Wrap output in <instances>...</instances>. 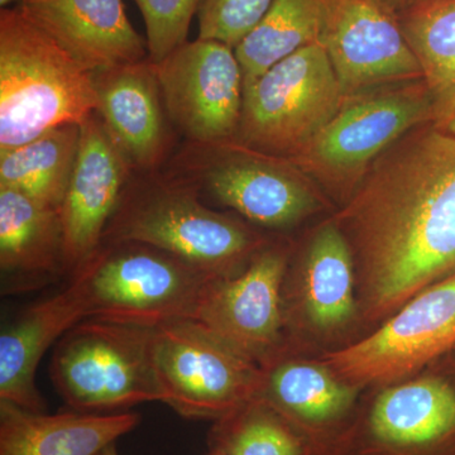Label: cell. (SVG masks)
I'll list each match as a JSON object with an SVG mask.
<instances>
[{
    "mask_svg": "<svg viewBox=\"0 0 455 455\" xmlns=\"http://www.w3.org/2000/svg\"><path fill=\"white\" fill-rule=\"evenodd\" d=\"M331 220L352 250L364 337L455 275L454 134L435 123L409 132Z\"/></svg>",
    "mask_w": 455,
    "mask_h": 455,
    "instance_id": "obj_1",
    "label": "cell"
},
{
    "mask_svg": "<svg viewBox=\"0 0 455 455\" xmlns=\"http://www.w3.org/2000/svg\"><path fill=\"white\" fill-rule=\"evenodd\" d=\"M95 75L20 8L0 12V152L98 113Z\"/></svg>",
    "mask_w": 455,
    "mask_h": 455,
    "instance_id": "obj_2",
    "label": "cell"
},
{
    "mask_svg": "<svg viewBox=\"0 0 455 455\" xmlns=\"http://www.w3.org/2000/svg\"><path fill=\"white\" fill-rule=\"evenodd\" d=\"M154 245L218 277L241 274L271 239L212 211L191 185H156L124 196L103 242Z\"/></svg>",
    "mask_w": 455,
    "mask_h": 455,
    "instance_id": "obj_3",
    "label": "cell"
},
{
    "mask_svg": "<svg viewBox=\"0 0 455 455\" xmlns=\"http://www.w3.org/2000/svg\"><path fill=\"white\" fill-rule=\"evenodd\" d=\"M436 119L424 79L379 86L347 99L337 116L289 163L315 179L341 206L383 152Z\"/></svg>",
    "mask_w": 455,
    "mask_h": 455,
    "instance_id": "obj_4",
    "label": "cell"
},
{
    "mask_svg": "<svg viewBox=\"0 0 455 455\" xmlns=\"http://www.w3.org/2000/svg\"><path fill=\"white\" fill-rule=\"evenodd\" d=\"M73 276L85 290L89 319L147 328L194 319L206 284L218 277L131 241L103 242Z\"/></svg>",
    "mask_w": 455,
    "mask_h": 455,
    "instance_id": "obj_5",
    "label": "cell"
},
{
    "mask_svg": "<svg viewBox=\"0 0 455 455\" xmlns=\"http://www.w3.org/2000/svg\"><path fill=\"white\" fill-rule=\"evenodd\" d=\"M281 301L290 352L324 355L363 337L355 259L331 217L292 245Z\"/></svg>",
    "mask_w": 455,
    "mask_h": 455,
    "instance_id": "obj_6",
    "label": "cell"
},
{
    "mask_svg": "<svg viewBox=\"0 0 455 455\" xmlns=\"http://www.w3.org/2000/svg\"><path fill=\"white\" fill-rule=\"evenodd\" d=\"M154 328L85 319L53 349L50 373L74 411L113 414L160 401L152 361Z\"/></svg>",
    "mask_w": 455,
    "mask_h": 455,
    "instance_id": "obj_7",
    "label": "cell"
},
{
    "mask_svg": "<svg viewBox=\"0 0 455 455\" xmlns=\"http://www.w3.org/2000/svg\"><path fill=\"white\" fill-rule=\"evenodd\" d=\"M333 455H455V350L403 381L362 392Z\"/></svg>",
    "mask_w": 455,
    "mask_h": 455,
    "instance_id": "obj_8",
    "label": "cell"
},
{
    "mask_svg": "<svg viewBox=\"0 0 455 455\" xmlns=\"http://www.w3.org/2000/svg\"><path fill=\"white\" fill-rule=\"evenodd\" d=\"M347 98L322 44L305 47L245 86L239 146L278 160L301 154Z\"/></svg>",
    "mask_w": 455,
    "mask_h": 455,
    "instance_id": "obj_9",
    "label": "cell"
},
{
    "mask_svg": "<svg viewBox=\"0 0 455 455\" xmlns=\"http://www.w3.org/2000/svg\"><path fill=\"white\" fill-rule=\"evenodd\" d=\"M152 361L161 403L185 419L217 421L257 397L262 368L193 319L156 326Z\"/></svg>",
    "mask_w": 455,
    "mask_h": 455,
    "instance_id": "obj_10",
    "label": "cell"
},
{
    "mask_svg": "<svg viewBox=\"0 0 455 455\" xmlns=\"http://www.w3.org/2000/svg\"><path fill=\"white\" fill-rule=\"evenodd\" d=\"M455 349V275L410 299L363 338L317 355L340 379L361 388L403 381Z\"/></svg>",
    "mask_w": 455,
    "mask_h": 455,
    "instance_id": "obj_11",
    "label": "cell"
},
{
    "mask_svg": "<svg viewBox=\"0 0 455 455\" xmlns=\"http://www.w3.org/2000/svg\"><path fill=\"white\" fill-rule=\"evenodd\" d=\"M291 248L269 241L241 274L212 278L193 319L260 368L287 350L281 289Z\"/></svg>",
    "mask_w": 455,
    "mask_h": 455,
    "instance_id": "obj_12",
    "label": "cell"
},
{
    "mask_svg": "<svg viewBox=\"0 0 455 455\" xmlns=\"http://www.w3.org/2000/svg\"><path fill=\"white\" fill-rule=\"evenodd\" d=\"M154 68L167 116L188 139L217 145L236 136L244 84L235 49L197 38Z\"/></svg>",
    "mask_w": 455,
    "mask_h": 455,
    "instance_id": "obj_13",
    "label": "cell"
},
{
    "mask_svg": "<svg viewBox=\"0 0 455 455\" xmlns=\"http://www.w3.org/2000/svg\"><path fill=\"white\" fill-rule=\"evenodd\" d=\"M319 42L347 99L423 79L396 12L381 0H326Z\"/></svg>",
    "mask_w": 455,
    "mask_h": 455,
    "instance_id": "obj_14",
    "label": "cell"
},
{
    "mask_svg": "<svg viewBox=\"0 0 455 455\" xmlns=\"http://www.w3.org/2000/svg\"><path fill=\"white\" fill-rule=\"evenodd\" d=\"M362 392L338 379L317 355L286 350L262 367L257 398L300 434L310 455H333Z\"/></svg>",
    "mask_w": 455,
    "mask_h": 455,
    "instance_id": "obj_15",
    "label": "cell"
},
{
    "mask_svg": "<svg viewBox=\"0 0 455 455\" xmlns=\"http://www.w3.org/2000/svg\"><path fill=\"white\" fill-rule=\"evenodd\" d=\"M130 166L101 116L92 114L82 123L79 154L60 209L66 274L73 276L103 243Z\"/></svg>",
    "mask_w": 455,
    "mask_h": 455,
    "instance_id": "obj_16",
    "label": "cell"
},
{
    "mask_svg": "<svg viewBox=\"0 0 455 455\" xmlns=\"http://www.w3.org/2000/svg\"><path fill=\"white\" fill-rule=\"evenodd\" d=\"M274 160L257 152L224 158L204 171L202 187L256 226L291 229L322 212L326 200L304 172Z\"/></svg>",
    "mask_w": 455,
    "mask_h": 455,
    "instance_id": "obj_17",
    "label": "cell"
},
{
    "mask_svg": "<svg viewBox=\"0 0 455 455\" xmlns=\"http://www.w3.org/2000/svg\"><path fill=\"white\" fill-rule=\"evenodd\" d=\"M20 8L94 74L148 59L122 0H22Z\"/></svg>",
    "mask_w": 455,
    "mask_h": 455,
    "instance_id": "obj_18",
    "label": "cell"
},
{
    "mask_svg": "<svg viewBox=\"0 0 455 455\" xmlns=\"http://www.w3.org/2000/svg\"><path fill=\"white\" fill-rule=\"evenodd\" d=\"M89 319V304L79 278L71 276L62 291L36 302L3 326L0 334V401L46 412L36 385L44 353L70 329Z\"/></svg>",
    "mask_w": 455,
    "mask_h": 455,
    "instance_id": "obj_19",
    "label": "cell"
},
{
    "mask_svg": "<svg viewBox=\"0 0 455 455\" xmlns=\"http://www.w3.org/2000/svg\"><path fill=\"white\" fill-rule=\"evenodd\" d=\"M99 116L131 166H155L166 145L164 97L148 59L95 73Z\"/></svg>",
    "mask_w": 455,
    "mask_h": 455,
    "instance_id": "obj_20",
    "label": "cell"
},
{
    "mask_svg": "<svg viewBox=\"0 0 455 455\" xmlns=\"http://www.w3.org/2000/svg\"><path fill=\"white\" fill-rule=\"evenodd\" d=\"M140 421L132 411L49 415L0 401V455H97Z\"/></svg>",
    "mask_w": 455,
    "mask_h": 455,
    "instance_id": "obj_21",
    "label": "cell"
},
{
    "mask_svg": "<svg viewBox=\"0 0 455 455\" xmlns=\"http://www.w3.org/2000/svg\"><path fill=\"white\" fill-rule=\"evenodd\" d=\"M0 267L3 276L23 278L26 284L65 274L59 209L17 188L0 187Z\"/></svg>",
    "mask_w": 455,
    "mask_h": 455,
    "instance_id": "obj_22",
    "label": "cell"
},
{
    "mask_svg": "<svg viewBox=\"0 0 455 455\" xmlns=\"http://www.w3.org/2000/svg\"><path fill=\"white\" fill-rule=\"evenodd\" d=\"M80 137L82 124H64L0 152V187L17 188L60 211L76 164Z\"/></svg>",
    "mask_w": 455,
    "mask_h": 455,
    "instance_id": "obj_23",
    "label": "cell"
},
{
    "mask_svg": "<svg viewBox=\"0 0 455 455\" xmlns=\"http://www.w3.org/2000/svg\"><path fill=\"white\" fill-rule=\"evenodd\" d=\"M397 17L433 95L440 127L455 106V0H420Z\"/></svg>",
    "mask_w": 455,
    "mask_h": 455,
    "instance_id": "obj_24",
    "label": "cell"
},
{
    "mask_svg": "<svg viewBox=\"0 0 455 455\" xmlns=\"http://www.w3.org/2000/svg\"><path fill=\"white\" fill-rule=\"evenodd\" d=\"M326 0H275L253 31L235 47L245 86L272 66L320 44Z\"/></svg>",
    "mask_w": 455,
    "mask_h": 455,
    "instance_id": "obj_25",
    "label": "cell"
},
{
    "mask_svg": "<svg viewBox=\"0 0 455 455\" xmlns=\"http://www.w3.org/2000/svg\"><path fill=\"white\" fill-rule=\"evenodd\" d=\"M208 445L229 455H310L300 434L257 397L214 421Z\"/></svg>",
    "mask_w": 455,
    "mask_h": 455,
    "instance_id": "obj_26",
    "label": "cell"
},
{
    "mask_svg": "<svg viewBox=\"0 0 455 455\" xmlns=\"http://www.w3.org/2000/svg\"><path fill=\"white\" fill-rule=\"evenodd\" d=\"M134 3L145 20L149 61L158 64L188 42V28L196 16L200 0H134Z\"/></svg>",
    "mask_w": 455,
    "mask_h": 455,
    "instance_id": "obj_27",
    "label": "cell"
},
{
    "mask_svg": "<svg viewBox=\"0 0 455 455\" xmlns=\"http://www.w3.org/2000/svg\"><path fill=\"white\" fill-rule=\"evenodd\" d=\"M275 0H200L199 38L235 47L253 31Z\"/></svg>",
    "mask_w": 455,
    "mask_h": 455,
    "instance_id": "obj_28",
    "label": "cell"
},
{
    "mask_svg": "<svg viewBox=\"0 0 455 455\" xmlns=\"http://www.w3.org/2000/svg\"><path fill=\"white\" fill-rule=\"evenodd\" d=\"M386 5H388L392 11L400 13V12L405 11V9L411 7L420 0H381Z\"/></svg>",
    "mask_w": 455,
    "mask_h": 455,
    "instance_id": "obj_29",
    "label": "cell"
},
{
    "mask_svg": "<svg viewBox=\"0 0 455 455\" xmlns=\"http://www.w3.org/2000/svg\"><path fill=\"white\" fill-rule=\"evenodd\" d=\"M439 128H442L443 131L448 132V133L454 134L455 136V106L451 114H449L447 121L443 123Z\"/></svg>",
    "mask_w": 455,
    "mask_h": 455,
    "instance_id": "obj_30",
    "label": "cell"
},
{
    "mask_svg": "<svg viewBox=\"0 0 455 455\" xmlns=\"http://www.w3.org/2000/svg\"><path fill=\"white\" fill-rule=\"evenodd\" d=\"M97 455H121L119 454L118 449H116V443L108 445L103 451H99Z\"/></svg>",
    "mask_w": 455,
    "mask_h": 455,
    "instance_id": "obj_31",
    "label": "cell"
},
{
    "mask_svg": "<svg viewBox=\"0 0 455 455\" xmlns=\"http://www.w3.org/2000/svg\"><path fill=\"white\" fill-rule=\"evenodd\" d=\"M208 455H229V454L224 453V451H220V449H209Z\"/></svg>",
    "mask_w": 455,
    "mask_h": 455,
    "instance_id": "obj_32",
    "label": "cell"
},
{
    "mask_svg": "<svg viewBox=\"0 0 455 455\" xmlns=\"http://www.w3.org/2000/svg\"><path fill=\"white\" fill-rule=\"evenodd\" d=\"M12 2H14V0H0V5H2V8H5Z\"/></svg>",
    "mask_w": 455,
    "mask_h": 455,
    "instance_id": "obj_33",
    "label": "cell"
},
{
    "mask_svg": "<svg viewBox=\"0 0 455 455\" xmlns=\"http://www.w3.org/2000/svg\"><path fill=\"white\" fill-rule=\"evenodd\" d=\"M455 350V349H454Z\"/></svg>",
    "mask_w": 455,
    "mask_h": 455,
    "instance_id": "obj_34",
    "label": "cell"
}]
</instances>
